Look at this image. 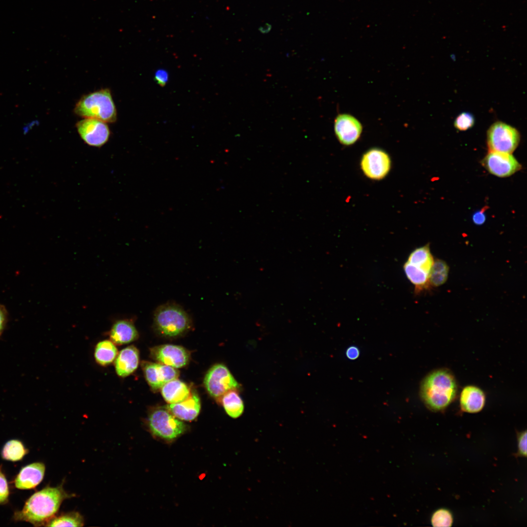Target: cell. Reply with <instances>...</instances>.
I'll list each match as a JSON object with an SVG mask.
<instances>
[{"mask_svg":"<svg viewBox=\"0 0 527 527\" xmlns=\"http://www.w3.org/2000/svg\"><path fill=\"white\" fill-rule=\"evenodd\" d=\"M72 496L64 490L62 485L45 487L33 494L22 509L15 512L14 519L28 522L35 526L46 525L54 517L62 502Z\"/></svg>","mask_w":527,"mask_h":527,"instance_id":"obj_1","label":"cell"},{"mask_svg":"<svg viewBox=\"0 0 527 527\" xmlns=\"http://www.w3.org/2000/svg\"><path fill=\"white\" fill-rule=\"evenodd\" d=\"M458 386L451 371L442 368L428 374L423 380L420 393L426 406L433 411L445 409L457 394Z\"/></svg>","mask_w":527,"mask_h":527,"instance_id":"obj_2","label":"cell"},{"mask_svg":"<svg viewBox=\"0 0 527 527\" xmlns=\"http://www.w3.org/2000/svg\"><path fill=\"white\" fill-rule=\"evenodd\" d=\"M192 327L190 316L177 304L166 303L159 305L154 311L153 328L161 336L178 337L186 333Z\"/></svg>","mask_w":527,"mask_h":527,"instance_id":"obj_3","label":"cell"},{"mask_svg":"<svg viewBox=\"0 0 527 527\" xmlns=\"http://www.w3.org/2000/svg\"><path fill=\"white\" fill-rule=\"evenodd\" d=\"M74 112L83 118L95 119L105 123H114L117 119L116 106L108 88L83 95L76 104Z\"/></svg>","mask_w":527,"mask_h":527,"instance_id":"obj_4","label":"cell"},{"mask_svg":"<svg viewBox=\"0 0 527 527\" xmlns=\"http://www.w3.org/2000/svg\"><path fill=\"white\" fill-rule=\"evenodd\" d=\"M147 423L148 428L153 435L167 441L177 438L186 429V425L165 407L151 410Z\"/></svg>","mask_w":527,"mask_h":527,"instance_id":"obj_5","label":"cell"},{"mask_svg":"<svg viewBox=\"0 0 527 527\" xmlns=\"http://www.w3.org/2000/svg\"><path fill=\"white\" fill-rule=\"evenodd\" d=\"M489 151L511 154L517 147L520 135L515 127L502 122L493 123L487 132Z\"/></svg>","mask_w":527,"mask_h":527,"instance_id":"obj_6","label":"cell"},{"mask_svg":"<svg viewBox=\"0 0 527 527\" xmlns=\"http://www.w3.org/2000/svg\"><path fill=\"white\" fill-rule=\"evenodd\" d=\"M203 384L208 394L219 402L227 392L239 387V384L229 369L222 364H216L208 370Z\"/></svg>","mask_w":527,"mask_h":527,"instance_id":"obj_7","label":"cell"},{"mask_svg":"<svg viewBox=\"0 0 527 527\" xmlns=\"http://www.w3.org/2000/svg\"><path fill=\"white\" fill-rule=\"evenodd\" d=\"M76 127L82 140L88 145L100 148L106 144L111 132L106 123L92 118L78 122Z\"/></svg>","mask_w":527,"mask_h":527,"instance_id":"obj_8","label":"cell"},{"mask_svg":"<svg viewBox=\"0 0 527 527\" xmlns=\"http://www.w3.org/2000/svg\"><path fill=\"white\" fill-rule=\"evenodd\" d=\"M361 167L368 178L379 180L384 178L391 168V160L383 150L373 148L365 153L361 159Z\"/></svg>","mask_w":527,"mask_h":527,"instance_id":"obj_9","label":"cell"},{"mask_svg":"<svg viewBox=\"0 0 527 527\" xmlns=\"http://www.w3.org/2000/svg\"><path fill=\"white\" fill-rule=\"evenodd\" d=\"M481 164L490 174L500 178L511 176L522 168L511 154L495 151H489Z\"/></svg>","mask_w":527,"mask_h":527,"instance_id":"obj_10","label":"cell"},{"mask_svg":"<svg viewBox=\"0 0 527 527\" xmlns=\"http://www.w3.org/2000/svg\"><path fill=\"white\" fill-rule=\"evenodd\" d=\"M150 357L159 363L175 368L186 366L190 359V353L180 345H162L150 349Z\"/></svg>","mask_w":527,"mask_h":527,"instance_id":"obj_11","label":"cell"},{"mask_svg":"<svg viewBox=\"0 0 527 527\" xmlns=\"http://www.w3.org/2000/svg\"><path fill=\"white\" fill-rule=\"evenodd\" d=\"M141 367L149 385L154 391L161 389L166 383L178 379L179 372L174 367L160 363L142 361Z\"/></svg>","mask_w":527,"mask_h":527,"instance_id":"obj_12","label":"cell"},{"mask_svg":"<svg viewBox=\"0 0 527 527\" xmlns=\"http://www.w3.org/2000/svg\"><path fill=\"white\" fill-rule=\"evenodd\" d=\"M336 136L340 142L345 145L354 144L360 138L363 127L359 121L348 114H339L334 124Z\"/></svg>","mask_w":527,"mask_h":527,"instance_id":"obj_13","label":"cell"},{"mask_svg":"<svg viewBox=\"0 0 527 527\" xmlns=\"http://www.w3.org/2000/svg\"><path fill=\"white\" fill-rule=\"evenodd\" d=\"M165 407L179 419L192 421L200 412L201 401L198 394L195 391H191L189 397L184 401L176 404H168Z\"/></svg>","mask_w":527,"mask_h":527,"instance_id":"obj_14","label":"cell"},{"mask_svg":"<svg viewBox=\"0 0 527 527\" xmlns=\"http://www.w3.org/2000/svg\"><path fill=\"white\" fill-rule=\"evenodd\" d=\"M45 470L44 464L37 462L23 467L15 480V486L20 489L35 487L42 480Z\"/></svg>","mask_w":527,"mask_h":527,"instance_id":"obj_15","label":"cell"},{"mask_svg":"<svg viewBox=\"0 0 527 527\" xmlns=\"http://www.w3.org/2000/svg\"><path fill=\"white\" fill-rule=\"evenodd\" d=\"M139 360V351L134 345H129L122 349L115 360V368L117 375L121 377L131 375L138 368Z\"/></svg>","mask_w":527,"mask_h":527,"instance_id":"obj_16","label":"cell"},{"mask_svg":"<svg viewBox=\"0 0 527 527\" xmlns=\"http://www.w3.org/2000/svg\"><path fill=\"white\" fill-rule=\"evenodd\" d=\"M109 336L114 344L122 345L138 339L139 333L132 320L122 319L113 324L109 331Z\"/></svg>","mask_w":527,"mask_h":527,"instance_id":"obj_17","label":"cell"},{"mask_svg":"<svg viewBox=\"0 0 527 527\" xmlns=\"http://www.w3.org/2000/svg\"><path fill=\"white\" fill-rule=\"evenodd\" d=\"M486 396L483 391L474 385L465 387L460 395V404L462 411L470 413H477L484 408Z\"/></svg>","mask_w":527,"mask_h":527,"instance_id":"obj_18","label":"cell"},{"mask_svg":"<svg viewBox=\"0 0 527 527\" xmlns=\"http://www.w3.org/2000/svg\"><path fill=\"white\" fill-rule=\"evenodd\" d=\"M164 400L169 404L180 403L190 395L191 390L185 383L176 379L165 384L161 388Z\"/></svg>","mask_w":527,"mask_h":527,"instance_id":"obj_19","label":"cell"},{"mask_svg":"<svg viewBox=\"0 0 527 527\" xmlns=\"http://www.w3.org/2000/svg\"><path fill=\"white\" fill-rule=\"evenodd\" d=\"M118 354V349L111 340H103L99 342L94 350V358L96 362L101 366L110 365L115 360Z\"/></svg>","mask_w":527,"mask_h":527,"instance_id":"obj_20","label":"cell"},{"mask_svg":"<svg viewBox=\"0 0 527 527\" xmlns=\"http://www.w3.org/2000/svg\"><path fill=\"white\" fill-rule=\"evenodd\" d=\"M405 273L409 281L415 286L417 292L426 289L430 284L429 274L407 261L403 266Z\"/></svg>","mask_w":527,"mask_h":527,"instance_id":"obj_21","label":"cell"},{"mask_svg":"<svg viewBox=\"0 0 527 527\" xmlns=\"http://www.w3.org/2000/svg\"><path fill=\"white\" fill-rule=\"evenodd\" d=\"M237 390L228 391L222 397L219 402L222 403L226 413L233 418L240 416L244 410L243 402Z\"/></svg>","mask_w":527,"mask_h":527,"instance_id":"obj_22","label":"cell"},{"mask_svg":"<svg viewBox=\"0 0 527 527\" xmlns=\"http://www.w3.org/2000/svg\"><path fill=\"white\" fill-rule=\"evenodd\" d=\"M409 263L430 273L434 259L428 244L414 249L409 254L407 261Z\"/></svg>","mask_w":527,"mask_h":527,"instance_id":"obj_23","label":"cell"},{"mask_svg":"<svg viewBox=\"0 0 527 527\" xmlns=\"http://www.w3.org/2000/svg\"><path fill=\"white\" fill-rule=\"evenodd\" d=\"M83 517L78 512H70L51 519L45 525L47 527H82Z\"/></svg>","mask_w":527,"mask_h":527,"instance_id":"obj_24","label":"cell"},{"mask_svg":"<svg viewBox=\"0 0 527 527\" xmlns=\"http://www.w3.org/2000/svg\"><path fill=\"white\" fill-rule=\"evenodd\" d=\"M26 453L27 450L20 441L12 440L5 444L1 455L4 459L15 462L21 460Z\"/></svg>","mask_w":527,"mask_h":527,"instance_id":"obj_25","label":"cell"},{"mask_svg":"<svg viewBox=\"0 0 527 527\" xmlns=\"http://www.w3.org/2000/svg\"><path fill=\"white\" fill-rule=\"evenodd\" d=\"M431 522L434 527H450L453 523V517L449 511L442 508L433 513Z\"/></svg>","mask_w":527,"mask_h":527,"instance_id":"obj_26","label":"cell"},{"mask_svg":"<svg viewBox=\"0 0 527 527\" xmlns=\"http://www.w3.org/2000/svg\"><path fill=\"white\" fill-rule=\"evenodd\" d=\"M474 122L475 119L473 115L465 112L457 116L454 122V125L457 130L466 131L471 128Z\"/></svg>","mask_w":527,"mask_h":527,"instance_id":"obj_27","label":"cell"},{"mask_svg":"<svg viewBox=\"0 0 527 527\" xmlns=\"http://www.w3.org/2000/svg\"><path fill=\"white\" fill-rule=\"evenodd\" d=\"M448 272H430L429 273V283L434 286H438L444 284L447 280Z\"/></svg>","mask_w":527,"mask_h":527,"instance_id":"obj_28","label":"cell"},{"mask_svg":"<svg viewBox=\"0 0 527 527\" xmlns=\"http://www.w3.org/2000/svg\"><path fill=\"white\" fill-rule=\"evenodd\" d=\"M9 496V488L6 479L0 469V504L5 503Z\"/></svg>","mask_w":527,"mask_h":527,"instance_id":"obj_29","label":"cell"},{"mask_svg":"<svg viewBox=\"0 0 527 527\" xmlns=\"http://www.w3.org/2000/svg\"><path fill=\"white\" fill-rule=\"evenodd\" d=\"M518 452L520 456H527V431L525 430L518 434Z\"/></svg>","mask_w":527,"mask_h":527,"instance_id":"obj_30","label":"cell"},{"mask_svg":"<svg viewBox=\"0 0 527 527\" xmlns=\"http://www.w3.org/2000/svg\"><path fill=\"white\" fill-rule=\"evenodd\" d=\"M8 320V311L4 305L0 304V337L6 327Z\"/></svg>","mask_w":527,"mask_h":527,"instance_id":"obj_31","label":"cell"},{"mask_svg":"<svg viewBox=\"0 0 527 527\" xmlns=\"http://www.w3.org/2000/svg\"><path fill=\"white\" fill-rule=\"evenodd\" d=\"M449 267L446 263L440 259L434 261L430 272H448Z\"/></svg>","mask_w":527,"mask_h":527,"instance_id":"obj_32","label":"cell"},{"mask_svg":"<svg viewBox=\"0 0 527 527\" xmlns=\"http://www.w3.org/2000/svg\"><path fill=\"white\" fill-rule=\"evenodd\" d=\"M487 207H484L481 210L476 211L472 216V221L477 225L483 224L486 220L485 212Z\"/></svg>","mask_w":527,"mask_h":527,"instance_id":"obj_33","label":"cell"},{"mask_svg":"<svg viewBox=\"0 0 527 527\" xmlns=\"http://www.w3.org/2000/svg\"><path fill=\"white\" fill-rule=\"evenodd\" d=\"M155 79L161 85H164L168 80V74L163 70H159L155 74Z\"/></svg>","mask_w":527,"mask_h":527,"instance_id":"obj_34","label":"cell"},{"mask_svg":"<svg viewBox=\"0 0 527 527\" xmlns=\"http://www.w3.org/2000/svg\"><path fill=\"white\" fill-rule=\"evenodd\" d=\"M346 355L349 359H356L359 356V350L358 348L355 346H350L347 349Z\"/></svg>","mask_w":527,"mask_h":527,"instance_id":"obj_35","label":"cell"}]
</instances>
